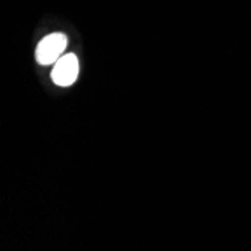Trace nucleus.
I'll return each instance as SVG.
<instances>
[{"mask_svg": "<svg viewBox=\"0 0 251 251\" xmlns=\"http://www.w3.org/2000/svg\"><path fill=\"white\" fill-rule=\"evenodd\" d=\"M68 38L63 33H51L45 36L36 49V60L42 66L54 65L62 56L66 49Z\"/></svg>", "mask_w": 251, "mask_h": 251, "instance_id": "1", "label": "nucleus"}, {"mask_svg": "<svg viewBox=\"0 0 251 251\" xmlns=\"http://www.w3.org/2000/svg\"><path fill=\"white\" fill-rule=\"evenodd\" d=\"M78 59L75 54L70 53V54H63L54 65L51 70V78L54 81V84L62 86V87H68L75 83L77 77H78Z\"/></svg>", "mask_w": 251, "mask_h": 251, "instance_id": "2", "label": "nucleus"}]
</instances>
